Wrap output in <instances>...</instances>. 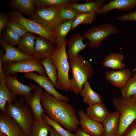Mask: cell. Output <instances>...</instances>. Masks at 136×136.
<instances>
[{"instance_id":"cell-1","label":"cell","mask_w":136,"mask_h":136,"mask_svg":"<svg viewBox=\"0 0 136 136\" xmlns=\"http://www.w3.org/2000/svg\"><path fill=\"white\" fill-rule=\"evenodd\" d=\"M41 103L46 115L65 129L72 132L78 128L79 120L76 111L68 102L60 100L44 90Z\"/></svg>"},{"instance_id":"cell-2","label":"cell","mask_w":136,"mask_h":136,"mask_svg":"<svg viewBox=\"0 0 136 136\" xmlns=\"http://www.w3.org/2000/svg\"><path fill=\"white\" fill-rule=\"evenodd\" d=\"M68 59L72 73L69 90L77 94L80 93L85 82L92 77L94 70L90 62L81 55Z\"/></svg>"},{"instance_id":"cell-3","label":"cell","mask_w":136,"mask_h":136,"mask_svg":"<svg viewBox=\"0 0 136 136\" xmlns=\"http://www.w3.org/2000/svg\"><path fill=\"white\" fill-rule=\"evenodd\" d=\"M24 99L20 96L13 103H6L5 112L11 117L18 125L25 136H30L35 120L32 110L29 105L24 102Z\"/></svg>"},{"instance_id":"cell-4","label":"cell","mask_w":136,"mask_h":136,"mask_svg":"<svg viewBox=\"0 0 136 136\" xmlns=\"http://www.w3.org/2000/svg\"><path fill=\"white\" fill-rule=\"evenodd\" d=\"M67 41L66 40L60 47H57L53 54L50 56L57 70V82L55 88L65 92L69 90L70 80L69 75L70 68L66 50Z\"/></svg>"},{"instance_id":"cell-5","label":"cell","mask_w":136,"mask_h":136,"mask_svg":"<svg viewBox=\"0 0 136 136\" xmlns=\"http://www.w3.org/2000/svg\"><path fill=\"white\" fill-rule=\"evenodd\" d=\"M113 103L119 116V125L116 136H122L136 119V101L130 98H115L113 99Z\"/></svg>"},{"instance_id":"cell-6","label":"cell","mask_w":136,"mask_h":136,"mask_svg":"<svg viewBox=\"0 0 136 136\" xmlns=\"http://www.w3.org/2000/svg\"><path fill=\"white\" fill-rule=\"evenodd\" d=\"M9 14L11 19L21 24L28 31L45 38L53 44H56L54 32L46 26L36 21L25 18L16 11H10Z\"/></svg>"},{"instance_id":"cell-7","label":"cell","mask_w":136,"mask_h":136,"mask_svg":"<svg viewBox=\"0 0 136 136\" xmlns=\"http://www.w3.org/2000/svg\"><path fill=\"white\" fill-rule=\"evenodd\" d=\"M4 74L11 75L18 73H27L36 71L39 75L46 76L42 60L33 59L8 63L2 65Z\"/></svg>"},{"instance_id":"cell-8","label":"cell","mask_w":136,"mask_h":136,"mask_svg":"<svg viewBox=\"0 0 136 136\" xmlns=\"http://www.w3.org/2000/svg\"><path fill=\"white\" fill-rule=\"evenodd\" d=\"M117 31V29L114 25L106 23L90 27L83 35L89 41L88 46L91 49H94L98 47L106 38Z\"/></svg>"},{"instance_id":"cell-9","label":"cell","mask_w":136,"mask_h":136,"mask_svg":"<svg viewBox=\"0 0 136 136\" xmlns=\"http://www.w3.org/2000/svg\"><path fill=\"white\" fill-rule=\"evenodd\" d=\"M5 82L8 88L16 96L19 95L24 97L26 102L29 100L32 96L37 87L33 83H30L25 85L19 81L15 74L4 75Z\"/></svg>"},{"instance_id":"cell-10","label":"cell","mask_w":136,"mask_h":136,"mask_svg":"<svg viewBox=\"0 0 136 136\" xmlns=\"http://www.w3.org/2000/svg\"><path fill=\"white\" fill-rule=\"evenodd\" d=\"M0 46L6 51L5 53L3 54V50H0V61L2 65L9 63L34 59L32 55L23 53L17 48L10 45L1 39L0 40Z\"/></svg>"},{"instance_id":"cell-11","label":"cell","mask_w":136,"mask_h":136,"mask_svg":"<svg viewBox=\"0 0 136 136\" xmlns=\"http://www.w3.org/2000/svg\"><path fill=\"white\" fill-rule=\"evenodd\" d=\"M59 8L51 7L36 9L35 14L30 17V19L44 24L54 32L57 24Z\"/></svg>"},{"instance_id":"cell-12","label":"cell","mask_w":136,"mask_h":136,"mask_svg":"<svg viewBox=\"0 0 136 136\" xmlns=\"http://www.w3.org/2000/svg\"><path fill=\"white\" fill-rule=\"evenodd\" d=\"M24 77L25 78L33 81L47 92L57 99L66 102L69 100V98L67 96L62 95L56 91L52 81L46 76L38 75L31 72L25 73Z\"/></svg>"},{"instance_id":"cell-13","label":"cell","mask_w":136,"mask_h":136,"mask_svg":"<svg viewBox=\"0 0 136 136\" xmlns=\"http://www.w3.org/2000/svg\"><path fill=\"white\" fill-rule=\"evenodd\" d=\"M81 129L86 133L92 136H103L102 123L90 119L82 110L77 113Z\"/></svg>"},{"instance_id":"cell-14","label":"cell","mask_w":136,"mask_h":136,"mask_svg":"<svg viewBox=\"0 0 136 136\" xmlns=\"http://www.w3.org/2000/svg\"><path fill=\"white\" fill-rule=\"evenodd\" d=\"M57 47L46 38L39 36L36 37L32 56L34 59L42 60L51 56Z\"/></svg>"},{"instance_id":"cell-15","label":"cell","mask_w":136,"mask_h":136,"mask_svg":"<svg viewBox=\"0 0 136 136\" xmlns=\"http://www.w3.org/2000/svg\"><path fill=\"white\" fill-rule=\"evenodd\" d=\"M0 131L8 136H25L22 129L14 120L1 111Z\"/></svg>"},{"instance_id":"cell-16","label":"cell","mask_w":136,"mask_h":136,"mask_svg":"<svg viewBox=\"0 0 136 136\" xmlns=\"http://www.w3.org/2000/svg\"><path fill=\"white\" fill-rule=\"evenodd\" d=\"M131 75L130 70L125 68L117 71H107L105 73L106 80L114 87L120 89L125 85Z\"/></svg>"},{"instance_id":"cell-17","label":"cell","mask_w":136,"mask_h":136,"mask_svg":"<svg viewBox=\"0 0 136 136\" xmlns=\"http://www.w3.org/2000/svg\"><path fill=\"white\" fill-rule=\"evenodd\" d=\"M136 6V0H114L104 4L96 13V14H107L114 9L119 11H129Z\"/></svg>"},{"instance_id":"cell-18","label":"cell","mask_w":136,"mask_h":136,"mask_svg":"<svg viewBox=\"0 0 136 136\" xmlns=\"http://www.w3.org/2000/svg\"><path fill=\"white\" fill-rule=\"evenodd\" d=\"M85 38L83 35L77 33L72 35L67 41L68 50L67 53L68 59L79 56V52L88 46L83 42Z\"/></svg>"},{"instance_id":"cell-19","label":"cell","mask_w":136,"mask_h":136,"mask_svg":"<svg viewBox=\"0 0 136 136\" xmlns=\"http://www.w3.org/2000/svg\"><path fill=\"white\" fill-rule=\"evenodd\" d=\"M102 123L104 129L103 136H116L119 125L118 112L117 111L109 112Z\"/></svg>"},{"instance_id":"cell-20","label":"cell","mask_w":136,"mask_h":136,"mask_svg":"<svg viewBox=\"0 0 136 136\" xmlns=\"http://www.w3.org/2000/svg\"><path fill=\"white\" fill-rule=\"evenodd\" d=\"M43 91L41 87L37 86L30 99L26 102L32 110L35 120L41 118L42 114L45 113L41 103Z\"/></svg>"},{"instance_id":"cell-21","label":"cell","mask_w":136,"mask_h":136,"mask_svg":"<svg viewBox=\"0 0 136 136\" xmlns=\"http://www.w3.org/2000/svg\"><path fill=\"white\" fill-rule=\"evenodd\" d=\"M9 6L13 10L30 17L33 16L35 12L34 0H11L9 2Z\"/></svg>"},{"instance_id":"cell-22","label":"cell","mask_w":136,"mask_h":136,"mask_svg":"<svg viewBox=\"0 0 136 136\" xmlns=\"http://www.w3.org/2000/svg\"><path fill=\"white\" fill-rule=\"evenodd\" d=\"M80 93L83 98L84 103L89 106L103 103V100L101 95L92 89L88 81L84 83Z\"/></svg>"},{"instance_id":"cell-23","label":"cell","mask_w":136,"mask_h":136,"mask_svg":"<svg viewBox=\"0 0 136 136\" xmlns=\"http://www.w3.org/2000/svg\"><path fill=\"white\" fill-rule=\"evenodd\" d=\"M3 73H0V109L4 112L7 102L13 103L17 100L14 95L7 86L4 80Z\"/></svg>"},{"instance_id":"cell-24","label":"cell","mask_w":136,"mask_h":136,"mask_svg":"<svg viewBox=\"0 0 136 136\" xmlns=\"http://www.w3.org/2000/svg\"><path fill=\"white\" fill-rule=\"evenodd\" d=\"M109 112L103 103L88 107L86 113L87 116L94 121L102 122L108 115Z\"/></svg>"},{"instance_id":"cell-25","label":"cell","mask_w":136,"mask_h":136,"mask_svg":"<svg viewBox=\"0 0 136 136\" xmlns=\"http://www.w3.org/2000/svg\"><path fill=\"white\" fill-rule=\"evenodd\" d=\"M105 0H96L87 2L85 3H74L69 6L80 13H96L104 4Z\"/></svg>"},{"instance_id":"cell-26","label":"cell","mask_w":136,"mask_h":136,"mask_svg":"<svg viewBox=\"0 0 136 136\" xmlns=\"http://www.w3.org/2000/svg\"><path fill=\"white\" fill-rule=\"evenodd\" d=\"M36 38L34 33L27 32L21 37L17 48L24 54L32 56Z\"/></svg>"},{"instance_id":"cell-27","label":"cell","mask_w":136,"mask_h":136,"mask_svg":"<svg viewBox=\"0 0 136 136\" xmlns=\"http://www.w3.org/2000/svg\"><path fill=\"white\" fill-rule=\"evenodd\" d=\"M124 55L119 53H111L105 57L102 63L103 65L113 70H119L125 68L123 62Z\"/></svg>"},{"instance_id":"cell-28","label":"cell","mask_w":136,"mask_h":136,"mask_svg":"<svg viewBox=\"0 0 136 136\" xmlns=\"http://www.w3.org/2000/svg\"><path fill=\"white\" fill-rule=\"evenodd\" d=\"M73 20L65 22L58 25L56 27L54 33L56 40L57 47H60L66 40V36L71 29L72 23Z\"/></svg>"},{"instance_id":"cell-29","label":"cell","mask_w":136,"mask_h":136,"mask_svg":"<svg viewBox=\"0 0 136 136\" xmlns=\"http://www.w3.org/2000/svg\"><path fill=\"white\" fill-rule=\"evenodd\" d=\"M76 0H34L36 9L45 7H69L72 4L78 3Z\"/></svg>"},{"instance_id":"cell-30","label":"cell","mask_w":136,"mask_h":136,"mask_svg":"<svg viewBox=\"0 0 136 136\" xmlns=\"http://www.w3.org/2000/svg\"><path fill=\"white\" fill-rule=\"evenodd\" d=\"M51 126L42 116L35 120L31 130L32 136H48Z\"/></svg>"},{"instance_id":"cell-31","label":"cell","mask_w":136,"mask_h":136,"mask_svg":"<svg viewBox=\"0 0 136 136\" xmlns=\"http://www.w3.org/2000/svg\"><path fill=\"white\" fill-rule=\"evenodd\" d=\"M80 14V13L70 7L59 8L58 13L57 26L65 22L74 20Z\"/></svg>"},{"instance_id":"cell-32","label":"cell","mask_w":136,"mask_h":136,"mask_svg":"<svg viewBox=\"0 0 136 136\" xmlns=\"http://www.w3.org/2000/svg\"><path fill=\"white\" fill-rule=\"evenodd\" d=\"M42 62L46 74L55 88L57 84L58 79L57 70L56 65L53 63L50 57L42 59Z\"/></svg>"},{"instance_id":"cell-33","label":"cell","mask_w":136,"mask_h":136,"mask_svg":"<svg viewBox=\"0 0 136 136\" xmlns=\"http://www.w3.org/2000/svg\"><path fill=\"white\" fill-rule=\"evenodd\" d=\"M122 97L129 98L136 94V73L127 81L125 85L120 89Z\"/></svg>"},{"instance_id":"cell-34","label":"cell","mask_w":136,"mask_h":136,"mask_svg":"<svg viewBox=\"0 0 136 136\" xmlns=\"http://www.w3.org/2000/svg\"><path fill=\"white\" fill-rule=\"evenodd\" d=\"M1 39L13 46L18 45L21 37L9 27H6L1 35Z\"/></svg>"},{"instance_id":"cell-35","label":"cell","mask_w":136,"mask_h":136,"mask_svg":"<svg viewBox=\"0 0 136 136\" xmlns=\"http://www.w3.org/2000/svg\"><path fill=\"white\" fill-rule=\"evenodd\" d=\"M96 13H85L80 14L74 20L72 23L71 29H75L81 24H91L95 21Z\"/></svg>"},{"instance_id":"cell-36","label":"cell","mask_w":136,"mask_h":136,"mask_svg":"<svg viewBox=\"0 0 136 136\" xmlns=\"http://www.w3.org/2000/svg\"><path fill=\"white\" fill-rule=\"evenodd\" d=\"M42 116L61 136H77L65 129L58 123L49 118L45 113L42 114Z\"/></svg>"},{"instance_id":"cell-37","label":"cell","mask_w":136,"mask_h":136,"mask_svg":"<svg viewBox=\"0 0 136 136\" xmlns=\"http://www.w3.org/2000/svg\"><path fill=\"white\" fill-rule=\"evenodd\" d=\"M7 27L10 28L21 37L28 32L26 29L22 25L11 18Z\"/></svg>"},{"instance_id":"cell-38","label":"cell","mask_w":136,"mask_h":136,"mask_svg":"<svg viewBox=\"0 0 136 136\" xmlns=\"http://www.w3.org/2000/svg\"><path fill=\"white\" fill-rule=\"evenodd\" d=\"M117 19L120 21L131 20L136 21V11L131 12L117 17Z\"/></svg>"},{"instance_id":"cell-39","label":"cell","mask_w":136,"mask_h":136,"mask_svg":"<svg viewBox=\"0 0 136 136\" xmlns=\"http://www.w3.org/2000/svg\"><path fill=\"white\" fill-rule=\"evenodd\" d=\"M122 136H136V119L128 127Z\"/></svg>"},{"instance_id":"cell-40","label":"cell","mask_w":136,"mask_h":136,"mask_svg":"<svg viewBox=\"0 0 136 136\" xmlns=\"http://www.w3.org/2000/svg\"><path fill=\"white\" fill-rule=\"evenodd\" d=\"M5 14L0 13V35H1L2 30L7 25L10 19Z\"/></svg>"},{"instance_id":"cell-41","label":"cell","mask_w":136,"mask_h":136,"mask_svg":"<svg viewBox=\"0 0 136 136\" xmlns=\"http://www.w3.org/2000/svg\"><path fill=\"white\" fill-rule=\"evenodd\" d=\"M77 136H92L84 132L81 129L78 128L76 131L75 134Z\"/></svg>"},{"instance_id":"cell-42","label":"cell","mask_w":136,"mask_h":136,"mask_svg":"<svg viewBox=\"0 0 136 136\" xmlns=\"http://www.w3.org/2000/svg\"><path fill=\"white\" fill-rule=\"evenodd\" d=\"M49 132L50 133L49 136H61L52 126Z\"/></svg>"},{"instance_id":"cell-43","label":"cell","mask_w":136,"mask_h":136,"mask_svg":"<svg viewBox=\"0 0 136 136\" xmlns=\"http://www.w3.org/2000/svg\"><path fill=\"white\" fill-rule=\"evenodd\" d=\"M130 98L134 101H136V94L131 96Z\"/></svg>"},{"instance_id":"cell-44","label":"cell","mask_w":136,"mask_h":136,"mask_svg":"<svg viewBox=\"0 0 136 136\" xmlns=\"http://www.w3.org/2000/svg\"><path fill=\"white\" fill-rule=\"evenodd\" d=\"M0 136H8L4 133L0 131Z\"/></svg>"},{"instance_id":"cell-45","label":"cell","mask_w":136,"mask_h":136,"mask_svg":"<svg viewBox=\"0 0 136 136\" xmlns=\"http://www.w3.org/2000/svg\"><path fill=\"white\" fill-rule=\"evenodd\" d=\"M132 71L134 73H136V67L132 70Z\"/></svg>"},{"instance_id":"cell-46","label":"cell","mask_w":136,"mask_h":136,"mask_svg":"<svg viewBox=\"0 0 136 136\" xmlns=\"http://www.w3.org/2000/svg\"><path fill=\"white\" fill-rule=\"evenodd\" d=\"M32 136L31 135V136Z\"/></svg>"}]
</instances>
